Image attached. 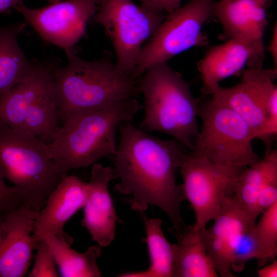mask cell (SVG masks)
Wrapping results in <instances>:
<instances>
[{"instance_id": "6da1fadb", "label": "cell", "mask_w": 277, "mask_h": 277, "mask_svg": "<svg viewBox=\"0 0 277 277\" xmlns=\"http://www.w3.org/2000/svg\"><path fill=\"white\" fill-rule=\"evenodd\" d=\"M119 141L111 156L113 180H118L115 191L129 195L131 208L144 211L154 205L171 220V230L176 237L187 229L180 207L185 200L176 172L184 147L176 140H164L134 126L132 122L121 123Z\"/></svg>"}, {"instance_id": "7a4b0ae2", "label": "cell", "mask_w": 277, "mask_h": 277, "mask_svg": "<svg viewBox=\"0 0 277 277\" xmlns=\"http://www.w3.org/2000/svg\"><path fill=\"white\" fill-rule=\"evenodd\" d=\"M65 52L67 63L54 68L50 83L58 117L104 108L141 93L140 78L121 71L110 53L88 61L74 47Z\"/></svg>"}, {"instance_id": "3957f363", "label": "cell", "mask_w": 277, "mask_h": 277, "mask_svg": "<svg viewBox=\"0 0 277 277\" xmlns=\"http://www.w3.org/2000/svg\"><path fill=\"white\" fill-rule=\"evenodd\" d=\"M142 108L135 97H130L104 108L61 118L62 125L46 145L57 169L65 175L72 169L109 158L116 150L119 125L132 122Z\"/></svg>"}, {"instance_id": "277c9868", "label": "cell", "mask_w": 277, "mask_h": 277, "mask_svg": "<svg viewBox=\"0 0 277 277\" xmlns=\"http://www.w3.org/2000/svg\"><path fill=\"white\" fill-rule=\"evenodd\" d=\"M140 81L145 115L139 128L169 135L190 151L199 133L200 101L179 73L167 63L155 65Z\"/></svg>"}, {"instance_id": "5b68a950", "label": "cell", "mask_w": 277, "mask_h": 277, "mask_svg": "<svg viewBox=\"0 0 277 277\" xmlns=\"http://www.w3.org/2000/svg\"><path fill=\"white\" fill-rule=\"evenodd\" d=\"M46 145L23 130L0 126V176L13 184L23 205L36 212L64 175Z\"/></svg>"}, {"instance_id": "8992f818", "label": "cell", "mask_w": 277, "mask_h": 277, "mask_svg": "<svg viewBox=\"0 0 277 277\" xmlns=\"http://www.w3.org/2000/svg\"><path fill=\"white\" fill-rule=\"evenodd\" d=\"M202 125L190 150L219 165L243 169L261 157L253 149V130L241 116L212 97L200 103ZM190 151V150H189Z\"/></svg>"}, {"instance_id": "52a82bcc", "label": "cell", "mask_w": 277, "mask_h": 277, "mask_svg": "<svg viewBox=\"0 0 277 277\" xmlns=\"http://www.w3.org/2000/svg\"><path fill=\"white\" fill-rule=\"evenodd\" d=\"M166 17L164 12L149 11L132 0H104L92 19L110 38L118 68L133 77L145 43Z\"/></svg>"}, {"instance_id": "ba28073f", "label": "cell", "mask_w": 277, "mask_h": 277, "mask_svg": "<svg viewBox=\"0 0 277 277\" xmlns=\"http://www.w3.org/2000/svg\"><path fill=\"white\" fill-rule=\"evenodd\" d=\"M219 0H189L168 15L147 41L140 54L133 77L140 78L150 67L167 63L174 56L205 40L202 29L212 16Z\"/></svg>"}, {"instance_id": "9c48e42d", "label": "cell", "mask_w": 277, "mask_h": 277, "mask_svg": "<svg viewBox=\"0 0 277 277\" xmlns=\"http://www.w3.org/2000/svg\"><path fill=\"white\" fill-rule=\"evenodd\" d=\"M243 170L219 165L191 151L183 153L179 166L181 185L195 214L194 228H204L216 218L225 200L233 195Z\"/></svg>"}, {"instance_id": "30bf717a", "label": "cell", "mask_w": 277, "mask_h": 277, "mask_svg": "<svg viewBox=\"0 0 277 277\" xmlns=\"http://www.w3.org/2000/svg\"><path fill=\"white\" fill-rule=\"evenodd\" d=\"M104 0H65L38 8L23 2L15 10L45 41L66 50L84 35L87 23Z\"/></svg>"}, {"instance_id": "8fae6325", "label": "cell", "mask_w": 277, "mask_h": 277, "mask_svg": "<svg viewBox=\"0 0 277 277\" xmlns=\"http://www.w3.org/2000/svg\"><path fill=\"white\" fill-rule=\"evenodd\" d=\"M276 74L274 68H248L238 84L226 88L220 86L212 98L241 116L256 137L266 119L271 94L277 88L274 83Z\"/></svg>"}, {"instance_id": "7c38bea8", "label": "cell", "mask_w": 277, "mask_h": 277, "mask_svg": "<svg viewBox=\"0 0 277 277\" xmlns=\"http://www.w3.org/2000/svg\"><path fill=\"white\" fill-rule=\"evenodd\" d=\"M209 228L197 229L201 240L219 275L235 277L231 269L234 249L242 232L255 225L233 195L227 197L219 215Z\"/></svg>"}, {"instance_id": "4fadbf2b", "label": "cell", "mask_w": 277, "mask_h": 277, "mask_svg": "<svg viewBox=\"0 0 277 277\" xmlns=\"http://www.w3.org/2000/svg\"><path fill=\"white\" fill-rule=\"evenodd\" d=\"M87 192V183L74 175L67 174L63 176L43 208L36 213L32 235L35 246L39 241L51 235L73 242L72 238L64 231V227L84 207Z\"/></svg>"}, {"instance_id": "5bb4252c", "label": "cell", "mask_w": 277, "mask_h": 277, "mask_svg": "<svg viewBox=\"0 0 277 277\" xmlns=\"http://www.w3.org/2000/svg\"><path fill=\"white\" fill-rule=\"evenodd\" d=\"M37 212L21 206L0 221V277H23L35 245L33 226Z\"/></svg>"}, {"instance_id": "9a60e30c", "label": "cell", "mask_w": 277, "mask_h": 277, "mask_svg": "<svg viewBox=\"0 0 277 277\" xmlns=\"http://www.w3.org/2000/svg\"><path fill=\"white\" fill-rule=\"evenodd\" d=\"M112 180L110 167L97 162L91 165L81 224L101 247L108 246L113 241L116 223L119 221L108 190L109 184Z\"/></svg>"}, {"instance_id": "2e32d148", "label": "cell", "mask_w": 277, "mask_h": 277, "mask_svg": "<svg viewBox=\"0 0 277 277\" xmlns=\"http://www.w3.org/2000/svg\"><path fill=\"white\" fill-rule=\"evenodd\" d=\"M50 60L33 62L27 76L0 95V126L19 129L30 107L50 91L53 70Z\"/></svg>"}, {"instance_id": "e0dca14e", "label": "cell", "mask_w": 277, "mask_h": 277, "mask_svg": "<svg viewBox=\"0 0 277 277\" xmlns=\"http://www.w3.org/2000/svg\"><path fill=\"white\" fill-rule=\"evenodd\" d=\"M251 56L249 46L234 38L210 48L197 64L203 93L214 94L220 87V82L240 72Z\"/></svg>"}, {"instance_id": "ac0fdd59", "label": "cell", "mask_w": 277, "mask_h": 277, "mask_svg": "<svg viewBox=\"0 0 277 277\" xmlns=\"http://www.w3.org/2000/svg\"><path fill=\"white\" fill-rule=\"evenodd\" d=\"M257 0H232L227 3L217 1L213 15L221 24L224 33L228 39H238L250 48L251 58L248 68H262L265 57L263 41L255 34L251 25L249 13Z\"/></svg>"}, {"instance_id": "d6986e66", "label": "cell", "mask_w": 277, "mask_h": 277, "mask_svg": "<svg viewBox=\"0 0 277 277\" xmlns=\"http://www.w3.org/2000/svg\"><path fill=\"white\" fill-rule=\"evenodd\" d=\"M173 244L172 277H217L219 275L193 226Z\"/></svg>"}, {"instance_id": "ffe728a7", "label": "cell", "mask_w": 277, "mask_h": 277, "mask_svg": "<svg viewBox=\"0 0 277 277\" xmlns=\"http://www.w3.org/2000/svg\"><path fill=\"white\" fill-rule=\"evenodd\" d=\"M25 22L0 26V95L22 81L31 70L33 62L28 60L18 42Z\"/></svg>"}, {"instance_id": "44dd1931", "label": "cell", "mask_w": 277, "mask_h": 277, "mask_svg": "<svg viewBox=\"0 0 277 277\" xmlns=\"http://www.w3.org/2000/svg\"><path fill=\"white\" fill-rule=\"evenodd\" d=\"M277 177V151L265 152V156L257 162L243 169L239 175L234 189L233 197L256 221L255 206L258 194L268 181Z\"/></svg>"}, {"instance_id": "7402d4cb", "label": "cell", "mask_w": 277, "mask_h": 277, "mask_svg": "<svg viewBox=\"0 0 277 277\" xmlns=\"http://www.w3.org/2000/svg\"><path fill=\"white\" fill-rule=\"evenodd\" d=\"M49 246L61 276L100 277L102 273L97 264L101 255L100 246H91L87 251L80 253L71 247L72 242L57 235L44 240Z\"/></svg>"}, {"instance_id": "603a6c76", "label": "cell", "mask_w": 277, "mask_h": 277, "mask_svg": "<svg viewBox=\"0 0 277 277\" xmlns=\"http://www.w3.org/2000/svg\"><path fill=\"white\" fill-rule=\"evenodd\" d=\"M143 221L147 244L150 265L144 271L122 273L121 277H172L173 244L170 243L162 231V220L149 219L144 211H139Z\"/></svg>"}, {"instance_id": "cb8c5ba5", "label": "cell", "mask_w": 277, "mask_h": 277, "mask_svg": "<svg viewBox=\"0 0 277 277\" xmlns=\"http://www.w3.org/2000/svg\"><path fill=\"white\" fill-rule=\"evenodd\" d=\"M58 118L50 91L30 107L19 129L47 144L58 130Z\"/></svg>"}, {"instance_id": "d4e9b609", "label": "cell", "mask_w": 277, "mask_h": 277, "mask_svg": "<svg viewBox=\"0 0 277 277\" xmlns=\"http://www.w3.org/2000/svg\"><path fill=\"white\" fill-rule=\"evenodd\" d=\"M262 214L254 226L258 251L256 260L259 267L275 260L277 254V202Z\"/></svg>"}, {"instance_id": "484cf974", "label": "cell", "mask_w": 277, "mask_h": 277, "mask_svg": "<svg viewBox=\"0 0 277 277\" xmlns=\"http://www.w3.org/2000/svg\"><path fill=\"white\" fill-rule=\"evenodd\" d=\"M254 226H250L242 232L234 249L231 260V269L236 272L242 271L249 260H256L257 258Z\"/></svg>"}, {"instance_id": "4316f807", "label": "cell", "mask_w": 277, "mask_h": 277, "mask_svg": "<svg viewBox=\"0 0 277 277\" xmlns=\"http://www.w3.org/2000/svg\"><path fill=\"white\" fill-rule=\"evenodd\" d=\"M36 250L35 261L29 277L58 276L56 263L52 251L45 240L39 241L35 247Z\"/></svg>"}, {"instance_id": "83f0119b", "label": "cell", "mask_w": 277, "mask_h": 277, "mask_svg": "<svg viewBox=\"0 0 277 277\" xmlns=\"http://www.w3.org/2000/svg\"><path fill=\"white\" fill-rule=\"evenodd\" d=\"M277 136V88L270 98L267 114L264 124L256 135L266 146V152L272 150L273 143Z\"/></svg>"}, {"instance_id": "f1b7e54d", "label": "cell", "mask_w": 277, "mask_h": 277, "mask_svg": "<svg viewBox=\"0 0 277 277\" xmlns=\"http://www.w3.org/2000/svg\"><path fill=\"white\" fill-rule=\"evenodd\" d=\"M277 202V177L268 181L260 191L255 206V214L257 217L265 210Z\"/></svg>"}, {"instance_id": "f546056e", "label": "cell", "mask_w": 277, "mask_h": 277, "mask_svg": "<svg viewBox=\"0 0 277 277\" xmlns=\"http://www.w3.org/2000/svg\"><path fill=\"white\" fill-rule=\"evenodd\" d=\"M21 206L23 204L13 187L8 186L0 176V211L6 214Z\"/></svg>"}, {"instance_id": "4dcf8cb0", "label": "cell", "mask_w": 277, "mask_h": 277, "mask_svg": "<svg viewBox=\"0 0 277 277\" xmlns=\"http://www.w3.org/2000/svg\"><path fill=\"white\" fill-rule=\"evenodd\" d=\"M141 6L153 12L170 13L181 6L184 0H140Z\"/></svg>"}, {"instance_id": "1f68e13d", "label": "cell", "mask_w": 277, "mask_h": 277, "mask_svg": "<svg viewBox=\"0 0 277 277\" xmlns=\"http://www.w3.org/2000/svg\"><path fill=\"white\" fill-rule=\"evenodd\" d=\"M259 277H276L277 261L274 260L271 263L263 266L257 271Z\"/></svg>"}, {"instance_id": "d6a6232c", "label": "cell", "mask_w": 277, "mask_h": 277, "mask_svg": "<svg viewBox=\"0 0 277 277\" xmlns=\"http://www.w3.org/2000/svg\"><path fill=\"white\" fill-rule=\"evenodd\" d=\"M268 50L270 53L273 60L274 68L276 69L277 65V26L276 23L273 27L272 36Z\"/></svg>"}, {"instance_id": "836d02e7", "label": "cell", "mask_w": 277, "mask_h": 277, "mask_svg": "<svg viewBox=\"0 0 277 277\" xmlns=\"http://www.w3.org/2000/svg\"><path fill=\"white\" fill-rule=\"evenodd\" d=\"M22 3L23 0H0V13H9Z\"/></svg>"}, {"instance_id": "e575fe53", "label": "cell", "mask_w": 277, "mask_h": 277, "mask_svg": "<svg viewBox=\"0 0 277 277\" xmlns=\"http://www.w3.org/2000/svg\"><path fill=\"white\" fill-rule=\"evenodd\" d=\"M46 1H47L49 4H53V3H57L61 0H46Z\"/></svg>"}, {"instance_id": "d590c367", "label": "cell", "mask_w": 277, "mask_h": 277, "mask_svg": "<svg viewBox=\"0 0 277 277\" xmlns=\"http://www.w3.org/2000/svg\"><path fill=\"white\" fill-rule=\"evenodd\" d=\"M5 215V214L3 213L0 211V221L3 219Z\"/></svg>"}, {"instance_id": "8d00e7d4", "label": "cell", "mask_w": 277, "mask_h": 277, "mask_svg": "<svg viewBox=\"0 0 277 277\" xmlns=\"http://www.w3.org/2000/svg\"><path fill=\"white\" fill-rule=\"evenodd\" d=\"M231 1L232 0H219L220 2H222V3H227Z\"/></svg>"}]
</instances>
